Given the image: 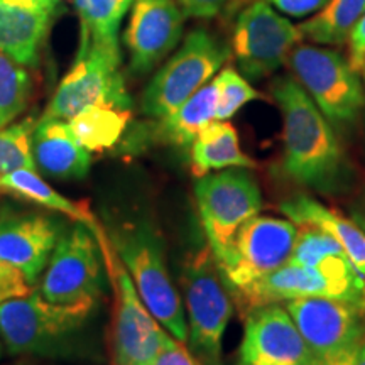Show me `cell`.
I'll use <instances>...</instances> for the list:
<instances>
[{
	"mask_svg": "<svg viewBox=\"0 0 365 365\" xmlns=\"http://www.w3.org/2000/svg\"><path fill=\"white\" fill-rule=\"evenodd\" d=\"M282 117V170L294 182L322 193L340 191L350 166L335 130L294 76L272 81Z\"/></svg>",
	"mask_w": 365,
	"mask_h": 365,
	"instance_id": "6da1fadb",
	"label": "cell"
},
{
	"mask_svg": "<svg viewBox=\"0 0 365 365\" xmlns=\"http://www.w3.org/2000/svg\"><path fill=\"white\" fill-rule=\"evenodd\" d=\"M112 247L124 264L140 299L171 336L188 341V323L171 272L161 235L149 222L125 225L112 235Z\"/></svg>",
	"mask_w": 365,
	"mask_h": 365,
	"instance_id": "7a4b0ae2",
	"label": "cell"
},
{
	"mask_svg": "<svg viewBox=\"0 0 365 365\" xmlns=\"http://www.w3.org/2000/svg\"><path fill=\"white\" fill-rule=\"evenodd\" d=\"M95 304L53 303L34 289L29 296L0 304V340L11 355L56 354L81 330Z\"/></svg>",
	"mask_w": 365,
	"mask_h": 365,
	"instance_id": "3957f363",
	"label": "cell"
},
{
	"mask_svg": "<svg viewBox=\"0 0 365 365\" xmlns=\"http://www.w3.org/2000/svg\"><path fill=\"white\" fill-rule=\"evenodd\" d=\"M181 289L188 317L190 350L205 365H222L223 335L232 318V294L210 245L186 261Z\"/></svg>",
	"mask_w": 365,
	"mask_h": 365,
	"instance_id": "277c9868",
	"label": "cell"
},
{
	"mask_svg": "<svg viewBox=\"0 0 365 365\" xmlns=\"http://www.w3.org/2000/svg\"><path fill=\"white\" fill-rule=\"evenodd\" d=\"M298 227L291 220L266 215L249 218L223 255L215 259L230 294L242 298L254 284L289 264Z\"/></svg>",
	"mask_w": 365,
	"mask_h": 365,
	"instance_id": "5b68a950",
	"label": "cell"
},
{
	"mask_svg": "<svg viewBox=\"0 0 365 365\" xmlns=\"http://www.w3.org/2000/svg\"><path fill=\"white\" fill-rule=\"evenodd\" d=\"M228 48L205 29L186 36L181 48L159 68L143 95V112L150 118L171 115L207 85L228 59Z\"/></svg>",
	"mask_w": 365,
	"mask_h": 365,
	"instance_id": "8992f818",
	"label": "cell"
},
{
	"mask_svg": "<svg viewBox=\"0 0 365 365\" xmlns=\"http://www.w3.org/2000/svg\"><path fill=\"white\" fill-rule=\"evenodd\" d=\"M120 46H88L58 85L43 117L70 120L90 107L130 110L132 100L120 73Z\"/></svg>",
	"mask_w": 365,
	"mask_h": 365,
	"instance_id": "52a82bcc",
	"label": "cell"
},
{
	"mask_svg": "<svg viewBox=\"0 0 365 365\" xmlns=\"http://www.w3.org/2000/svg\"><path fill=\"white\" fill-rule=\"evenodd\" d=\"M294 78L335 127L352 125L365 105L357 73L336 51L298 44L287 56Z\"/></svg>",
	"mask_w": 365,
	"mask_h": 365,
	"instance_id": "ba28073f",
	"label": "cell"
},
{
	"mask_svg": "<svg viewBox=\"0 0 365 365\" xmlns=\"http://www.w3.org/2000/svg\"><path fill=\"white\" fill-rule=\"evenodd\" d=\"M113 287L110 327L112 365H149L170 333L149 312L115 250L103 259Z\"/></svg>",
	"mask_w": 365,
	"mask_h": 365,
	"instance_id": "9c48e42d",
	"label": "cell"
},
{
	"mask_svg": "<svg viewBox=\"0 0 365 365\" xmlns=\"http://www.w3.org/2000/svg\"><path fill=\"white\" fill-rule=\"evenodd\" d=\"M195 198L215 259L223 255L237 230L262 210L261 188L245 168H228L198 178Z\"/></svg>",
	"mask_w": 365,
	"mask_h": 365,
	"instance_id": "30bf717a",
	"label": "cell"
},
{
	"mask_svg": "<svg viewBox=\"0 0 365 365\" xmlns=\"http://www.w3.org/2000/svg\"><path fill=\"white\" fill-rule=\"evenodd\" d=\"M103 262L97 237L83 223H76L59 235L43 272L39 293L53 303H97L103 287Z\"/></svg>",
	"mask_w": 365,
	"mask_h": 365,
	"instance_id": "8fae6325",
	"label": "cell"
},
{
	"mask_svg": "<svg viewBox=\"0 0 365 365\" xmlns=\"http://www.w3.org/2000/svg\"><path fill=\"white\" fill-rule=\"evenodd\" d=\"M301 298H333L365 304V277L346 257L319 267L286 264L254 284L239 299L252 309Z\"/></svg>",
	"mask_w": 365,
	"mask_h": 365,
	"instance_id": "7c38bea8",
	"label": "cell"
},
{
	"mask_svg": "<svg viewBox=\"0 0 365 365\" xmlns=\"http://www.w3.org/2000/svg\"><path fill=\"white\" fill-rule=\"evenodd\" d=\"M301 39L299 27L279 16L267 2L255 0L235 22L232 49L245 78L262 80L282 66Z\"/></svg>",
	"mask_w": 365,
	"mask_h": 365,
	"instance_id": "4fadbf2b",
	"label": "cell"
},
{
	"mask_svg": "<svg viewBox=\"0 0 365 365\" xmlns=\"http://www.w3.org/2000/svg\"><path fill=\"white\" fill-rule=\"evenodd\" d=\"M309 350L287 309L279 303L252 308L245 318L239 362L245 365H309Z\"/></svg>",
	"mask_w": 365,
	"mask_h": 365,
	"instance_id": "5bb4252c",
	"label": "cell"
},
{
	"mask_svg": "<svg viewBox=\"0 0 365 365\" xmlns=\"http://www.w3.org/2000/svg\"><path fill=\"white\" fill-rule=\"evenodd\" d=\"M284 308L314 357L365 339V304L333 298H301L286 301Z\"/></svg>",
	"mask_w": 365,
	"mask_h": 365,
	"instance_id": "9a60e30c",
	"label": "cell"
},
{
	"mask_svg": "<svg viewBox=\"0 0 365 365\" xmlns=\"http://www.w3.org/2000/svg\"><path fill=\"white\" fill-rule=\"evenodd\" d=\"M185 14L176 0H134L125 46L130 71L148 75L176 48L182 36Z\"/></svg>",
	"mask_w": 365,
	"mask_h": 365,
	"instance_id": "2e32d148",
	"label": "cell"
},
{
	"mask_svg": "<svg viewBox=\"0 0 365 365\" xmlns=\"http://www.w3.org/2000/svg\"><path fill=\"white\" fill-rule=\"evenodd\" d=\"M59 239V223L43 213L0 218V261L24 272L31 284L43 276Z\"/></svg>",
	"mask_w": 365,
	"mask_h": 365,
	"instance_id": "e0dca14e",
	"label": "cell"
},
{
	"mask_svg": "<svg viewBox=\"0 0 365 365\" xmlns=\"http://www.w3.org/2000/svg\"><path fill=\"white\" fill-rule=\"evenodd\" d=\"M58 0H0V51L17 65H39Z\"/></svg>",
	"mask_w": 365,
	"mask_h": 365,
	"instance_id": "ac0fdd59",
	"label": "cell"
},
{
	"mask_svg": "<svg viewBox=\"0 0 365 365\" xmlns=\"http://www.w3.org/2000/svg\"><path fill=\"white\" fill-rule=\"evenodd\" d=\"M36 170L56 180H81L88 175L91 154L75 139L66 120L41 117L33 132Z\"/></svg>",
	"mask_w": 365,
	"mask_h": 365,
	"instance_id": "d6986e66",
	"label": "cell"
},
{
	"mask_svg": "<svg viewBox=\"0 0 365 365\" xmlns=\"http://www.w3.org/2000/svg\"><path fill=\"white\" fill-rule=\"evenodd\" d=\"M281 212L296 227L309 225L339 240L359 274L365 277V234L355 223L308 195H296L281 205Z\"/></svg>",
	"mask_w": 365,
	"mask_h": 365,
	"instance_id": "ffe728a7",
	"label": "cell"
},
{
	"mask_svg": "<svg viewBox=\"0 0 365 365\" xmlns=\"http://www.w3.org/2000/svg\"><path fill=\"white\" fill-rule=\"evenodd\" d=\"M0 191L19 196V198L27 200V202L43 205V207L53 210V212L73 218L76 223H83L97 237L103 254L110 252L113 249L110 239L105 234L103 228L100 227L97 217L93 215L88 203L75 202V200L66 198V196L58 193L53 186H49L36 173V170H17L0 178Z\"/></svg>",
	"mask_w": 365,
	"mask_h": 365,
	"instance_id": "44dd1931",
	"label": "cell"
},
{
	"mask_svg": "<svg viewBox=\"0 0 365 365\" xmlns=\"http://www.w3.org/2000/svg\"><path fill=\"white\" fill-rule=\"evenodd\" d=\"M191 175L196 180L228 168L252 170L255 161L240 148L239 132L225 120H213L190 145Z\"/></svg>",
	"mask_w": 365,
	"mask_h": 365,
	"instance_id": "7402d4cb",
	"label": "cell"
},
{
	"mask_svg": "<svg viewBox=\"0 0 365 365\" xmlns=\"http://www.w3.org/2000/svg\"><path fill=\"white\" fill-rule=\"evenodd\" d=\"M218 88L215 80L203 85L171 115L161 118L159 137L164 143L188 148L205 127L217 120Z\"/></svg>",
	"mask_w": 365,
	"mask_h": 365,
	"instance_id": "603a6c76",
	"label": "cell"
},
{
	"mask_svg": "<svg viewBox=\"0 0 365 365\" xmlns=\"http://www.w3.org/2000/svg\"><path fill=\"white\" fill-rule=\"evenodd\" d=\"M129 120L130 110L113 107H90L76 113L68 120V124L81 148L88 153H102L118 143Z\"/></svg>",
	"mask_w": 365,
	"mask_h": 365,
	"instance_id": "cb8c5ba5",
	"label": "cell"
},
{
	"mask_svg": "<svg viewBox=\"0 0 365 365\" xmlns=\"http://www.w3.org/2000/svg\"><path fill=\"white\" fill-rule=\"evenodd\" d=\"M134 0H75L81 34L80 49L88 46H118L120 22Z\"/></svg>",
	"mask_w": 365,
	"mask_h": 365,
	"instance_id": "d4e9b609",
	"label": "cell"
},
{
	"mask_svg": "<svg viewBox=\"0 0 365 365\" xmlns=\"http://www.w3.org/2000/svg\"><path fill=\"white\" fill-rule=\"evenodd\" d=\"M365 14V0H328L312 19L299 26L301 36L318 44L340 46Z\"/></svg>",
	"mask_w": 365,
	"mask_h": 365,
	"instance_id": "484cf974",
	"label": "cell"
},
{
	"mask_svg": "<svg viewBox=\"0 0 365 365\" xmlns=\"http://www.w3.org/2000/svg\"><path fill=\"white\" fill-rule=\"evenodd\" d=\"M31 93L29 71L0 51V129L11 125L26 110Z\"/></svg>",
	"mask_w": 365,
	"mask_h": 365,
	"instance_id": "4316f807",
	"label": "cell"
},
{
	"mask_svg": "<svg viewBox=\"0 0 365 365\" xmlns=\"http://www.w3.org/2000/svg\"><path fill=\"white\" fill-rule=\"evenodd\" d=\"M34 118L0 129V178L17 170H36L33 158Z\"/></svg>",
	"mask_w": 365,
	"mask_h": 365,
	"instance_id": "83f0119b",
	"label": "cell"
},
{
	"mask_svg": "<svg viewBox=\"0 0 365 365\" xmlns=\"http://www.w3.org/2000/svg\"><path fill=\"white\" fill-rule=\"evenodd\" d=\"M341 257L349 259V255L345 254L339 240H335L331 235L317 227L298 225V235H296L289 264L319 267Z\"/></svg>",
	"mask_w": 365,
	"mask_h": 365,
	"instance_id": "f1b7e54d",
	"label": "cell"
},
{
	"mask_svg": "<svg viewBox=\"0 0 365 365\" xmlns=\"http://www.w3.org/2000/svg\"><path fill=\"white\" fill-rule=\"evenodd\" d=\"M218 88L217 120H228L242 107L261 98V93L252 88L245 76H242L235 68H222L215 78Z\"/></svg>",
	"mask_w": 365,
	"mask_h": 365,
	"instance_id": "f546056e",
	"label": "cell"
},
{
	"mask_svg": "<svg viewBox=\"0 0 365 365\" xmlns=\"http://www.w3.org/2000/svg\"><path fill=\"white\" fill-rule=\"evenodd\" d=\"M33 287L34 284H31L24 272L11 264L0 261V304L29 296L34 291Z\"/></svg>",
	"mask_w": 365,
	"mask_h": 365,
	"instance_id": "4dcf8cb0",
	"label": "cell"
},
{
	"mask_svg": "<svg viewBox=\"0 0 365 365\" xmlns=\"http://www.w3.org/2000/svg\"><path fill=\"white\" fill-rule=\"evenodd\" d=\"M149 365H205L191 350L186 346L185 341L176 340L175 336H168L166 344L159 350Z\"/></svg>",
	"mask_w": 365,
	"mask_h": 365,
	"instance_id": "1f68e13d",
	"label": "cell"
},
{
	"mask_svg": "<svg viewBox=\"0 0 365 365\" xmlns=\"http://www.w3.org/2000/svg\"><path fill=\"white\" fill-rule=\"evenodd\" d=\"M185 16L196 19H212L220 14L232 0H178Z\"/></svg>",
	"mask_w": 365,
	"mask_h": 365,
	"instance_id": "d6a6232c",
	"label": "cell"
},
{
	"mask_svg": "<svg viewBox=\"0 0 365 365\" xmlns=\"http://www.w3.org/2000/svg\"><path fill=\"white\" fill-rule=\"evenodd\" d=\"M349 48L350 58L349 65L352 66L355 73L364 71L365 68V14L355 22L354 29L349 34Z\"/></svg>",
	"mask_w": 365,
	"mask_h": 365,
	"instance_id": "836d02e7",
	"label": "cell"
},
{
	"mask_svg": "<svg viewBox=\"0 0 365 365\" xmlns=\"http://www.w3.org/2000/svg\"><path fill=\"white\" fill-rule=\"evenodd\" d=\"M264 2L293 17H304L325 7L328 0H264Z\"/></svg>",
	"mask_w": 365,
	"mask_h": 365,
	"instance_id": "e575fe53",
	"label": "cell"
},
{
	"mask_svg": "<svg viewBox=\"0 0 365 365\" xmlns=\"http://www.w3.org/2000/svg\"><path fill=\"white\" fill-rule=\"evenodd\" d=\"M359 344H352L344 349L335 350V352L327 354V355H318L313 359L312 365H354L355 364V355H357Z\"/></svg>",
	"mask_w": 365,
	"mask_h": 365,
	"instance_id": "d590c367",
	"label": "cell"
},
{
	"mask_svg": "<svg viewBox=\"0 0 365 365\" xmlns=\"http://www.w3.org/2000/svg\"><path fill=\"white\" fill-rule=\"evenodd\" d=\"M350 220L365 234V195L350 207Z\"/></svg>",
	"mask_w": 365,
	"mask_h": 365,
	"instance_id": "8d00e7d4",
	"label": "cell"
},
{
	"mask_svg": "<svg viewBox=\"0 0 365 365\" xmlns=\"http://www.w3.org/2000/svg\"><path fill=\"white\" fill-rule=\"evenodd\" d=\"M354 365H365V339L360 341L357 355H355V364Z\"/></svg>",
	"mask_w": 365,
	"mask_h": 365,
	"instance_id": "74e56055",
	"label": "cell"
},
{
	"mask_svg": "<svg viewBox=\"0 0 365 365\" xmlns=\"http://www.w3.org/2000/svg\"><path fill=\"white\" fill-rule=\"evenodd\" d=\"M2 346H4L2 345V340H0V357H2Z\"/></svg>",
	"mask_w": 365,
	"mask_h": 365,
	"instance_id": "f35d334b",
	"label": "cell"
},
{
	"mask_svg": "<svg viewBox=\"0 0 365 365\" xmlns=\"http://www.w3.org/2000/svg\"><path fill=\"white\" fill-rule=\"evenodd\" d=\"M237 365H245V364H240V362H239V364H237ZM309 365H312V364H309Z\"/></svg>",
	"mask_w": 365,
	"mask_h": 365,
	"instance_id": "ab89813d",
	"label": "cell"
},
{
	"mask_svg": "<svg viewBox=\"0 0 365 365\" xmlns=\"http://www.w3.org/2000/svg\"><path fill=\"white\" fill-rule=\"evenodd\" d=\"M364 76H365V68H364Z\"/></svg>",
	"mask_w": 365,
	"mask_h": 365,
	"instance_id": "60d3db41",
	"label": "cell"
}]
</instances>
